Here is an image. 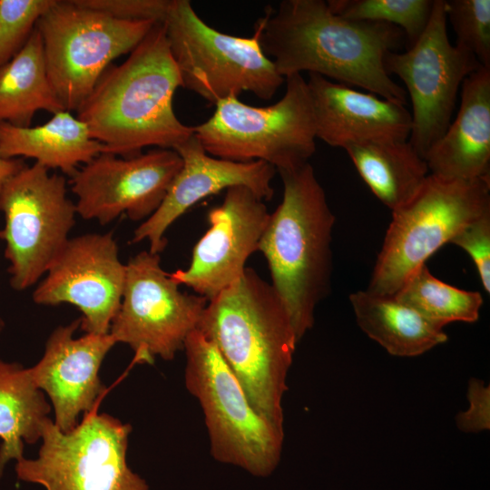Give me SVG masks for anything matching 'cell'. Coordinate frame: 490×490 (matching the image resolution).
Wrapping results in <instances>:
<instances>
[{"label":"cell","instance_id":"obj_16","mask_svg":"<svg viewBox=\"0 0 490 490\" xmlns=\"http://www.w3.org/2000/svg\"><path fill=\"white\" fill-rule=\"evenodd\" d=\"M264 201L245 186L226 190L223 202L208 212L210 228L192 250L186 270L169 273L208 301L238 281L270 220Z\"/></svg>","mask_w":490,"mask_h":490},{"label":"cell","instance_id":"obj_2","mask_svg":"<svg viewBox=\"0 0 490 490\" xmlns=\"http://www.w3.org/2000/svg\"><path fill=\"white\" fill-rule=\"evenodd\" d=\"M181 87L163 24L156 23L119 65H110L76 111L103 152L132 157L153 146L175 150L194 133L173 110Z\"/></svg>","mask_w":490,"mask_h":490},{"label":"cell","instance_id":"obj_23","mask_svg":"<svg viewBox=\"0 0 490 490\" xmlns=\"http://www.w3.org/2000/svg\"><path fill=\"white\" fill-rule=\"evenodd\" d=\"M344 150L362 180L391 211L410 201L424 185L429 171L408 140H373Z\"/></svg>","mask_w":490,"mask_h":490},{"label":"cell","instance_id":"obj_17","mask_svg":"<svg viewBox=\"0 0 490 490\" xmlns=\"http://www.w3.org/2000/svg\"><path fill=\"white\" fill-rule=\"evenodd\" d=\"M175 151L182 166L158 210L134 230L132 243L147 240L150 251L160 254L167 245L169 227L202 199L233 186H245L263 201H270L277 171L262 161L237 162L208 154L191 135Z\"/></svg>","mask_w":490,"mask_h":490},{"label":"cell","instance_id":"obj_30","mask_svg":"<svg viewBox=\"0 0 490 490\" xmlns=\"http://www.w3.org/2000/svg\"><path fill=\"white\" fill-rule=\"evenodd\" d=\"M113 18L123 21H152L162 24L167 16L172 0H74Z\"/></svg>","mask_w":490,"mask_h":490},{"label":"cell","instance_id":"obj_6","mask_svg":"<svg viewBox=\"0 0 490 490\" xmlns=\"http://www.w3.org/2000/svg\"><path fill=\"white\" fill-rule=\"evenodd\" d=\"M285 81L284 95L269 106H251L235 96L216 103L213 114L193 127L205 152L237 162L262 161L277 172L308 163L317 139L309 91L300 74Z\"/></svg>","mask_w":490,"mask_h":490},{"label":"cell","instance_id":"obj_4","mask_svg":"<svg viewBox=\"0 0 490 490\" xmlns=\"http://www.w3.org/2000/svg\"><path fill=\"white\" fill-rule=\"evenodd\" d=\"M279 173L282 201L270 213L258 251L299 342L330 289L335 216L309 162Z\"/></svg>","mask_w":490,"mask_h":490},{"label":"cell","instance_id":"obj_13","mask_svg":"<svg viewBox=\"0 0 490 490\" xmlns=\"http://www.w3.org/2000/svg\"><path fill=\"white\" fill-rule=\"evenodd\" d=\"M446 0H434L428 24L404 53L388 52L386 72L398 76L412 103L409 142L424 159L443 136L463 81L482 65L467 50L452 45L446 30Z\"/></svg>","mask_w":490,"mask_h":490},{"label":"cell","instance_id":"obj_8","mask_svg":"<svg viewBox=\"0 0 490 490\" xmlns=\"http://www.w3.org/2000/svg\"><path fill=\"white\" fill-rule=\"evenodd\" d=\"M181 87L212 104L250 92L262 100L285 82L256 34L239 37L207 24L189 0H172L162 23Z\"/></svg>","mask_w":490,"mask_h":490},{"label":"cell","instance_id":"obj_19","mask_svg":"<svg viewBox=\"0 0 490 490\" xmlns=\"http://www.w3.org/2000/svg\"><path fill=\"white\" fill-rule=\"evenodd\" d=\"M316 137L333 147L373 140H408L411 113L404 104L356 91L321 75L307 82Z\"/></svg>","mask_w":490,"mask_h":490},{"label":"cell","instance_id":"obj_22","mask_svg":"<svg viewBox=\"0 0 490 490\" xmlns=\"http://www.w3.org/2000/svg\"><path fill=\"white\" fill-rule=\"evenodd\" d=\"M349 301L358 327L392 356H420L447 341L443 328L394 295L364 289L351 293Z\"/></svg>","mask_w":490,"mask_h":490},{"label":"cell","instance_id":"obj_11","mask_svg":"<svg viewBox=\"0 0 490 490\" xmlns=\"http://www.w3.org/2000/svg\"><path fill=\"white\" fill-rule=\"evenodd\" d=\"M34 162L10 177L0 191L10 285L24 290L37 283L68 241L75 203L67 197L64 176Z\"/></svg>","mask_w":490,"mask_h":490},{"label":"cell","instance_id":"obj_7","mask_svg":"<svg viewBox=\"0 0 490 490\" xmlns=\"http://www.w3.org/2000/svg\"><path fill=\"white\" fill-rule=\"evenodd\" d=\"M490 210V179L446 180L429 174L392 220L366 289L395 295L406 280L467 224Z\"/></svg>","mask_w":490,"mask_h":490},{"label":"cell","instance_id":"obj_27","mask_svg":"<svg viewBox=\"0 0 490 490\" xmlns=\"http://www.w3.org/2000/svg\"><path fill=\"white\" fill-rule=\"evenodd\" d=\"M327 4L334 14L347 19L399 27L404 32L407 49L425 31L434 0H328Z\"/></svg>","mask_w":490,"mask_h":490},{"label":"cell","instance_id":"obj_9","mask_svg":"<svg viewBox=\"0 0 490 490\" xmlns=\"http://www.w3.org/2000/svg\"><path fill=\"white\" fill-rule=\"evenodd\" d=\"M155 24L119 20L74 0H54L36 28L49 81L64 109L77 111L110 64L131 53Z\"/></svg>","mask_w":490,"mask_h":490},{"label":"cell","instance_id":"obj_32","mask_svg":"<svg viewBox=\"0 0 490 490\" xmlns=\"http://www.w3.org/2000/svg\"><path fill=\"white\" fill-rule=\"evenodd\" d=\"M468 408L456 415V423L459 430L466 433H479L490 429V386L472 377L467 387Z\"/></svg>","mask_w":490,"mask_h":490},{"label":"cell","instance_id":"obj_26","mask_svg":"<svg viewBox=\"0 0 490 490\" xmlns=\"http://www.w3.org/2000/svg\"><path fill=\"white\" fill-rule=\"evenodd\" d=\"M437 328L475 322L483 305L477 291L458 289L437 279L426 264L417 269L394 295Z\"/></svg>","mask_w":490,"mask_h":490},{"label":"cell","instance_id":"obj_14","mask_svg":"<svg viewBox=\"0 0 490 490\" xmlns=\"http://www.w3.org/2000/svg\"><path fill=\"white\" fill-rule=\"evenodd\" d=\"M182 166L172 149L132 157L101 152L71 176L77 214L107 224L121 214L145 220L161 206Z\"/></svg>","mask_w":490,"mask_h":490},{"label":"cell","instance_id":"obj_33","mask_svg":"<svg viewBox=\"0 0 490 490\" xmlns=\"http://www.w3.org/2000/svg\"><path fill=\"white\" fill-rule=\"evenodd\" d=\"M24 166L20 159H5L0 156V191L6 181Z\"/></svg>","mask_w":490,"mask_h":490},{"label":"cell","instance_id":"obj_12","mask_svg":"<svg viewBox=\"0 0 490 490\" xmlns=\"http://www.w3.org/2000/svg\"><path fill=\"white\" fill-rule=\"evenodd\" d=\"M207 303L181 291L161 267L160 255L143 250L126 264L122 302L109 333L132 349L135 363L172 360L198 328Z\"/></svg>","mask_w":490,"mask_h":490},{"label":"cell","instance_id":"obj_21","mask_svg":"<svg viewBox=\"0 0 490 490\" xmlns=\"http://www.w3.org/2000/svg\"><path fill=\"white\" fill-rule=\"evenodd\" d=\"M103 151V144L92 137L87 125L69 111L58 112L37 126L0 122V156L5 159H34L48 170L59 169L72 176L80 164Z\"/></svg>","mask_w":490,"mask_h":490},{"label":"cell","instance_id":"obj_24","mask_svg":"<svg viewBox=\"0 0 490 490\" xmlns=\"http://www.w3.org/2000/svg\"><path fill=\"white\" fill-rule=\"evenodd\" d=\"M50 411L29 368L0 360V476L10 460L24 457V444L41 439Z\"/></svg>","mask_w":490,"mask_h":490},{"label":"cell","instance_id":"obj_5","mask_svg":"<svg viewBox=\"0 0 490 490\" xmlns=\"http://www.w3.org/2000/svg\"><path fill=\"white\" fill-rule=\"evenodd\" d=\"M185 386L203 411L211 456L219 462L268 476L282 452L284 430L262 417L216 346L200 330L184 343Z\"/></svg>","mask_w":490,"mask_h":490},{"label":"cell","instance_id":"obj_3","mask_svg":"<svg viewBox=\"0 0 490 490\" xmlns=\"http://www.w3.org/2000/svg\"><path fill=\"white\" fill-rule=\"evenodd\" d=\"M197 329L216 346L258 414L283 429L282 399L299 340L271 284L246 268L208 301Z\"/></svg>","mask_w":490,"mask_h":490},{"label":"cell","instance_id":"obj_25","mask_svg":"<svg viewBox=\"0 0 490 490\" xmlns=\"http://www.w3.org/2000/svg\"><path fill=\"white\" fill-rule=\"evenodd\" d=\"M40 110L54 114L65 111L49 81L35 26L22 50L0 67V122L28 127Z\"/></svg>","mask_w":490,"mask_h":490},{"label":"cell","instance_id":"obj_29","mask_svg":"<svg viewBox=\"0 0 490 490\" xmlns=\"http://www.w3.org/2000/svg\"><path fill=\"white\" fill-rule=\"evenodd\" d=\"M54 0H0V67L24 46Z\"/></svg>","mask_w":490,"mask_h":490},{"label":"cell","instance_id":"obj_18","mask_svg":"<svg viewBox=\"0 0 490 490\" xmlns=\"http://www.w3.org/2000/svg\"><path fill=\"white\" fill-rule=\"evenodd\" d=\"M78 318L59 326L49 336L41 359L29 368L35 386L49 397L54 425L68 432L95 407L104 390L99 377L101 365L116 344L110 333L87 334L74 338Z\"/></svg>","mask_w":490,"mask_h":490},{"label":"cell","instance_id":"obj_28","mask_svg":"<svg viewBox=\"0 0 490 490\" xmlns=\"http://www.w3.org/2000/svg\"><path fill=\"white\" fill-rule=\"evenodd\" d=\"M446 20L456 35V44L472 53L490 69V0H448Z\"/></svg>","mask_w":490,"mask_h":490},{"label":"cell","instance_id":"obj_15","mask_svg":"<svg viewBox=\"0 0 490 490\" xmlns=\"http://www.w3.org/2000/svg\"><path fill=\"white\" fill-rule=\"evenodd\" d=\"M45 275L33 292L35 303L72 304L82 312L80 327L85 333H109L126 278L112 232L70 238Z\"/></svg>","mask_w":490,"mask_h":490},{"label":"cell","instance_id":"obj_20","mask_svg":"<svg viewBox=\"0 0 490 490\" xmlns=\"http://www.w3.org/2000/svg\"><path fill=\"white\" fill-rule=\"evenodd\" d=\"M429 174L446 180L490 179V69L461 84L456 119L424 156Z\"/></svg>","mask_w":490,"mask_h":490},{"label":"cell","instance_id":"obj_1","mask_svg":"<svg viewBox=\"0 0 490 490\" xmlns=\"http://www.w3.org/2000/svg\"><path fill=\"white\" fill-rule=\"evenodd\" d=\"M254 34L284 78L309 72L407 103L406 90L384 67L385 55L406 44L396 25L344 18L323 0H284L267 8Z\"/></svg>","mask_w":490,"mask_h":490},{"label":"cell","instance_id":"obj_34","mask_svg":"<svg viewBox=\"0 0 490 490\" xmlns=\"http://www.w3.org/2000/svg\"><path fill=\"white\" fill-rule=\"evenodd\" d=\"M3 326H4V323H3L2 319L0 318V333H1L2 329H3Z\"/></svg>","mask_w":490,"mask_h":490},{"label":"cell","instance_id":"obj_31","mask_svg":"<svg viewBox=\"0 0 490 490\" xmlns=\"http://www.w3.org/2000/svg\"><path fill=\"white\" fill-rule=\"evenodd\" d=\"M472 259L484 289L490 292V210L463 228L451 240Z\"/></svg>","mask_w":490,"mask_h":490},{"label":"cell","instance_id":"obj_10","mask_svg":"<svg viewBox=\"0 0 490 490\" xmlns=\"http://www.w3.org/2000/svg\"><path fill=\"white\" fill-rule=\"evenodd\" d=\"M131 431L96 407L68 432L49 418L37 457L16 461L17 477L45 490H149L126 461Z\"/></svg>","mask_w":490,"mask_h":490}]
</instances>
